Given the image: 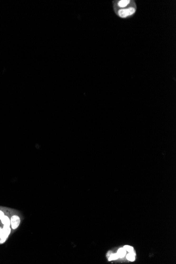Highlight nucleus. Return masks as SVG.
<instances>
[{
	"label": "nucleus",
	"mask_w": 176,
	"mask_h": 264,
	"mask_svg": "<svg viewBox=\"0 0 176 264\" xmlns=\"http://www.w3.org/2000/svg\"><path fill=\"white\" fill-rule=\"evenodd\" d=\"M1 220V222L3 224V225L8 226H10L11 225L10 219L9 217L6 216L4 215V216L2 218Z\"/></svg>",
	"instance_id": "39448f33"
},
{
	"label": "nucleus",
	"mask_w": 176,
	"mask_h": 264,
	"mask_svg": "<svg viewBox=\"0 0 176 264\" xmlns=\"http://www.w3.org/2000/svg\"><path fill=\"white\" fill-rule=\"evenodd\" d=\"M130 3V1H128V0H121V1L118 2V5L120 8H125Z\"/></svg>",
	"instance_id": "20e7f679"
},
{
	"label": "nucleus",
	"mask_w": 176,
	"mask_h": 264,
	"mask_svg": "<svg viewBox=\"0 0 176 264\" xmlns=\"http://www.w3.org/2000/svg\"><path fill=\"white\" fill-rule=\"evenodd\" d=\"M124 248L125 249H126V250L127 251H129V253H131V252H133V251H134L133 248V247H131V246L126 245V246H124Z\"/></svg>",
	"instance_id": "6e6552de"
},
{
	"label": "nucleus",
	"mask_w": 176,
	"mask_h": 264,
	"mask_svg": "<svg viewBox=\"0 0 176 264\" xmlns=\"http://www.w3.org/2000/svg\"><path fill=\"white\" fill-rule=\"evenodd\" d=\"M126 253L127 250L124 248H120V249H119V250H118L117 252V254L118 256H119V258H123L125 256V255H126Z\"/></svg>",
	"instance_id": "423d86ee"
},
{
	"label": "nucleus",
	"mask_w": 176,
	"mask_h": 264,
	"mask_svg": "<svg viewBox=\"0 0 176 264\" xmlns=\"http://www.w3.org/2000/svg\"><path fill=\"white\" fill-rule=\"evenodd\" d=\"M11 226L12 228L13 229H15L18 228L20 224V218L18 216L14 215L11 217Z\"/></svg>",
	"instance_id": "7ed1b4c3"
},
{
	"label": "nucleus",
	"mask_w": 176,
	"mask_h": 264,
	"mask_svg": "<svg viewBox=\"0 0 176 264\" xmlns=\"http://www.w3.org/2000/svg\"><path fill=\"white\" fill-rule=\"evenodd\" d=\"M4 216V213L2 212V211L0 210V219H1Z\"/></svg>",
	"instance_id": "1a4fd4ad"
},
{
	"label": "nucleus",
	"mask_w": 176,
	"mask_h": 264,
	"mask_svg": "<svg viewBox=\"0 0 176 264\" xmlns=\"http://www.w3.org/2000/svg\"><path fill=\"white\" fill-rule=\"evenodd\" d=\"M136 12V9L133 7H130L128 8H124L120 9L118 11V15L120 18H126L129 15H132Z\"/></svg>",
	"instance_id": "f257e3e1"
},
{
	"label": "nucleus",
	"mask_w": 176,
	"mask_h": 264,
	"mask_svg": "<svg viewBox=\"0 0 176 264\" xmlns=\"http://www.w3.org/2000/svg\"><path fill=\"white\" fill-rule=\"evenodd\" d=\"M135 256H136V254H135L134 251L133 252H131L129 253L127 255L126 258L128 260L131 261H133L135 260Z\"/></svg>",
	"instance_id": "0eeeda50"
},
{
	"label": "nucleus",
	"mask_w": 176,
	"mask_h": 264,
	"mask_svg": "<svg viewBox=\"0 0 176 264\" xmlns=\"http://www.w3.org/2000/svg\"><path fill=\"white\" fill-rule=\"evenodd\" d=\"M11 232V228L10 226H4L3 228H2L1 231H0V238H1L2 240L5 241L6 239L9 236Z\"/></svg>",
	"instance_id": "f03ea898"
}]
</instances>
